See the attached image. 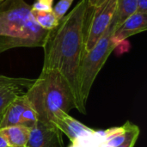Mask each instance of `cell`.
Wrapping results in <instances>:
<instances>
[{
  "mask_svg": "<svg viewBox=\"0 0 147 147\" xmlns=\"http://www.w3.org/2000/svg\"><path fill=\"white\" fill-rule=\"evenodd\" d=\"M87 14V2L81 0L49 31L42 47V70H55L65 78L75 98L76 109L84 115L86 114V104L81 95L80 71L84 54Z\"/></svg>",
  "mask_w": 147,
  "mask_h": 147,
  "instance_id": "1",
  "label": "cell"
},
{
  "mask_svg": "<svg viewBox=\"0 0 147 147\" xmlns=\"http://www.w3.org/2000/svg\"><path fill=\"white\" fill-rule=\"evenodd\" d=\"M48 33L36 23L24 0L0 1V53L16 47H42Z\"/></svg>",
  "mask_w": 147,
  "mask_h": 147,
  "instance_id": "2",
  "label": "cell"
},
{
  "mask_svg": "<svg viewBox=\"0 0 147 147\" xmlns=\"http://www.w3.org/2000/svg\"><path fill=\"white\" fill-rule=\"evenodd\" d=\"M26 96L34 109L38 121L53 124L55 116L76 109V102L69 84L55 70H42L27 90Z\"/></svg>",
  "mask_w": 147,
  "mask_h": 147,
  "instance_id": "3",
  "label": "cell"
},
{
  "mask_svg": "<svg viewBox=\"0 0 147 147\" xmlns=\"http://www.w3.org/2000/svg\"><path fill=\"white\" fill-rule=\"evenodd\" d=\"M117 24L114 16L113 21L104 34L90 51L84 52L80 71V89L82 98L85 104L98 73L109 55L118 46L114 40V32Z\"/></svg>",
  "mask_w": 147,
  "mask_h": 147,
  "instance_id": "4",
  "label": "cell"
},
{
  "mask_svg": "<svg viewBox=\"0 0 147 147\" xmlns=\"http://www.w3.org/2000/svg\"><path fill=\"white\" fill-rule=\"evenodd\" d=\"M92 9L84 35V52L90 51L96 45L111 24L117 9V0H104Z\"/></svg>",
  "mask_w": 147,
  "mask_h": 147,
  "instance_id": "5",
  "label": "cell"
},
{
  "mask_svg": "<svg viewBox=\"0 0 147 147\" xmlns=\"http://www.w3.org/2000/svg\"><path fill=\"white\" fill-rule=\"evenodd\" d=\"M62 134L55 125L38 121L30 128L27 147H65Z\"/></svg>",
  "mask_w": 147,
  "mask_h": 147,
  "instance_id": "6",
  "label": "cell"
},
{
  "mask_svg": "<svg viewBox=\"0 0 147 147\" xmlns=\"http://www.w3.org/2000/svg\"><path fill=\"white\" fill-rule=\"evenodd\" d=\"M53 125H55L63 134L66 135L72 143H75L80 138L90 136L95 134L94 130L65 112H60L55 116Z\"/></svg>",
  "mask_w": 147,
  "mask_h": 147,
  "instance_id": "7",
  "label": "cell"
},
{
  "mask_svg": "<svg viewBox=\"0 0 147 147\" xmlns=\"http://www.w3.org/2000/svg\"><path fill=\"white\" fill-rule=\"evenodd\" d=\"M147 29V14L135 11L122 22L117 24L114 32V40L119 44L134 34Z\"/></svg>",
  "mask_w": 147,
  "mask_h": 147,
  "instance_id": "8",
  "label": "cell"
},
{
  "mask_svg": "<svg viewBox=\"0 0 147 147\" xmlns=\"http://www.w3.org/2000/svg\"><path fill=\"white\" fill-rule=\"evenodd\" d=\"M34 79L22 78V79L19 82L7 84L0 86V122L3 113L10 102L16 96L25 94L34 84Z\"/></svg>",
  "mask_w": 147,
  "mask_h": 147,
  "instance_id": "9",
  "label": "cell"
},
{
  "mask_svg": "<svg viewBox=\"0 0 147 147\" xmlns=\"http://www.w3.org/2000/svg\"><path fill=\"white\" fill-rule=\"evenodd\" d=\"M28 106L29 102L26 93L20 95L12 100L3 115V118L0 122V129L6 127L21 125L22 115Z\"/></svg>",
  "mask_w": 147,
  "mask_h": 147,
  "instance_id": "10",
  "label": "cell"
},
{
  "mask_svg": "<svg viewBox=\"0 0 147 147\" xmlns=\"http://www.w3.org/2000/svg\"><path fill=\"white\" fill-rule=\"evenodd\" d=\"M30 128L22 126H10L0 129V135L9 147H27Z\"/></svg>",
  "mask_w": 147,
  "mask_h": 147,
  "instance_id": "11",
  "label": "cell"
},
{
  "mask_svg": "<svg viewBox=\"0 0 147 147\" xmlns=\"http://www.w3.org/2000/svg\"><path fill=\"white\" fill-rule=\"evenodd\" d=\"M31 12L36 23L45 30L53 29L59 22L53 11H40L31 9Z\"/></svg>",
  "mask_w": 147,
  "mask_h": 147,
  "instance_id": "12",
  "label": "cell"
},
{
  "mask_svg": "<svg viewBox=\"0 0 147 147\" xmlns=\"http://www.w3.org/2000/svg\"><path fill=\"white\" fill-rule=\"evenodd\" d=\"M137 10V0H117V9L115 17L118 24Z\"/></svg>",
  "mask_w": 147,
  "mask_h": 147,
  "instance_id": "13",
  "label": "cell"
},
{
  "mask_svg": "<svg viewBox=\"0 0 147 147\" xmlns=\"http://www.w3.org/2000/svg\"><path fill=\"white\" fill-rule=\"evenodd\" d=\"M37 122H38L37 115H36L34 109L29 104V106L25 109V111L23 112V114L22 115L21 125L22 126H24V127H27L28 128H31Z\"/></svg>",
  "mask_w": 147,
  "mask_h": 147,
  "instance_id": "14",
  "label": "cell"
},
{
  "mask_svg": "<svg viewBox=\"0 0 147 147\" xmlns=\"http://www.w3.org/2000/svg\"><path fill=\"white\" fill-rule=\"evenodd\" d=\"M73 1L74 0H59L57 4L53 8V12L59 21L66 15V12L73 3Z\"/></svg>",
  "mask_w": 147,
  "mask_h": 147,
  "instance_id": "15",
  "label": "cell"
},
{
  "mask_svg": "<svg viewBox=\"0 0 147 147\" xmlns=\"http://www.w3.org/2000/svg\"><path fill=\"white\" fill-rule=\"evenodd\" d=\"M53 0H35L31 9L40 11H53Z\"/></svg>",
  "mask_w": 147,
  "mask_h": 147,
  "instance_id": "16",
  "label": "cell"
},
{
  "mask_svg": "<svg viewBox=\"0 0 147 147\" xmlns=\"http://www.w3.org/2000/svg\"><path fill=\"white\" fill-rule=\"evenodd\" d=\"M140 130L139 127L134 125V127L132 129L128 138L121 145H120L117 147H134L136 141H137V140H138V138H139V136H140Z\"/></svg>",
  "mask_w": 147,
  "mask_h": 147,
  "instance_id": "17",
  "label": "cell"
},
{
  "mask_svg": "<svg viewBox=\"0 0 147 147\" xmlns=\"http://www.w3.org/2000/svg\"><path fill=\"white\" fill-rule=\"evenodd\" d=\"M22 79V78H11V77H7L3 75H0V86L7 84H11V83H16L19 82Z\"/></svg>",
  "mask_w": 147,
  "mask_h": 147,
  "instance_id": "18",
  "label": "cell"
},
{
  "mask_svg": "<svg viewBox=\"0 0 147 147\" xmlns=\"http://www.w3.org/2000/svg\"><path fill=\"white\" fill-rule=\"evenodd\" d=\"M136 11L147 14V0H137V10Z\"/></svg>",
  "mask_w": 147,
  "mask_h": 147,
  "instance_id": "19",
  "label": "cell"
},
{
  "mask_svg": "<svg viewBox=\"0 0 147 147\" xmlns=\"http://www.w3.org/2000/svg\"><path fill=\"white\" fill-rule=\"evenodd\" d=\"M104 0H86L87 2V7H88V9H92L97 5H99L100 3H102Z\"/></svg>",
  "mask_w": 147,
  "mask_h": 147,
  "instance_id": "20",
  "label": "cell"
},
{
  "mask_svg": "<svg viewBox=\"0 0 147 147\" xmlns=\"http://www.w3.org/2000/svg\"><path fill=\"white\" fill-rule=\"evenodd\" d=\"M0 147H9L1 135H0Z\"/></svg>",
  "mask_w": 147,
  "mask_h": 147,
  "instance_id": "21",
  "label": "cell"
},
{
  "mask_svg": "<svg viewBox=\"0 0 147 147\" xmlns=\"http://www.w3.org/2000/svg\"><path fill=\"white\" fill-rule=\"evenodd\" d=\"M0 1H3V0H0Z\"/></svg>",
  "mask_w": 147,
  "mask_h": 147,
  "instance_id": "22",
  "label": "cell"
}]
</instances>
